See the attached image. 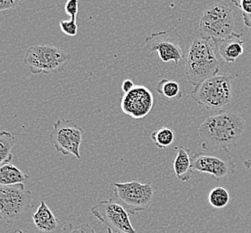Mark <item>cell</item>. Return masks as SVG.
Listing matches in <instances>:
<instances>
[{
  "mask_svg": "<svg viewBox=\"0 0 251 233\" xmlns=\"http://www.w3.org/2000/svg\"><path fill=\"white\" fill-rule=\"evenodd\" d=\"M37 233H62L66 222L63 223L55 217L45 201H40V206L32 215Z\"/></svg>",
  "mask_w": 251,
  "mask_h": 233,
  "instance_id": "cell-13",
  "label": "cell"
},
{
  "mask_svg": "<svg viewBox=\"0 0 251 233\" xmlns=\"http://www.w3.org/2000/svg\"><path fill=\"white\" fill-rule=\"evenodd\" d=\"M186 77L196 87L219 71V61L216 58L211 41L196 38L192 41L185 59Z\"/></svg>",
  "mask_w": 251,
  "mask_h": 233,
  "instance_id": "cell-2",
  "label": "cell"
},
{
  "mask_svg": "<svg viewBox=\"0 0 251 233\" xmlns=\"http://www.w3.org/2000/svg\"><path fill=\"white\" fill-rule=\"evenodd\" d=\"M243 165L246 169H251V159H247L246 161L243 162Z\"/></svg>",
  "mask_w": 251,
  "mask_h": 233,
  "instance_id": "cell-28",
  "label": "cell"
},
{
  "mask_svg": "<svg viewBox=\"0 0 251 233\" xmlns=\"http://www.w3.org/2000/svg\"><path fill=\"white\" fill-rule=\"evenodd\" d=\"M244 121L241 115L223 112L206 117L199 127L203 150H221L236 146L243 132Z\"/></svg>",
  "mask_w": 251,
  "mask_h": 233,
  "instance_id": "cell-1",
  "label": "cell"
},
{
  "mask_svg": "<svg viewBox=\"0 0 251 233\" xmlns=\"http://www.w3.org/2000/svg\"><path fill=\"white\" fill-rule=\"evenodd\" d=\"M116 198L124 204L126 210L131 213L145 211L150 206L154 189L151 182L142 184L137 180L126 183H114Z\"/></svg>",
  "mask_w": 251,
  "mask_h": 233,
  "instance_id": "cell-8",
  "label": "cell"
},
{
  "mask_svg": "<svg viewBox=\"0 0 251 233\" xmlns=\"http://www.w3.org/2000/svg\"><path fill=\"white\" fill-rule=\"evenodd\" d=\"M243 13L251 14V0H241L238 6Z\"/></svg>",
  "mask_w": 251,
  "mask_h": 233,
  "instance_id": "cell-25",
  "label": "cell"
},
{
  "mask_svg": "<svg viewBox=\"0 0 251 233\" xmlns=\"http://www.w3.org/2000/svg\"><path fill=\"white\" fill-rule=\"evenodd\" d=\"M31 195L30 190L25 188V184L0 186V212L6 223H15L29 211Z\"/></svg>",
  "mask_w": 251,
  "mask_h": 233,
  "instance_id": "cell-7",
  "label": "cell"
},
{
  "mask_svg": "<svg viewBox=\"0 0 251 233\" xmlns=\"http://www.w3.org/2000/svg\"><path fill=\"white\" fill-rule=\"evenodd\" d=\"M154 106V97L149 88L135 86L131 91L125 93L121 101V109L126 115L135 119L144 118Z\"/></svg>",
  "mask_w": 251,
  "mask_h": 233,
  "instance_id": "cell-12",
  "label": "cell"
},
{
  "mask_svg": "<svg viewBox=\"0 0 251 233\" xmlns=\"http://www.w3.org/2000/svg\"><path fill=\"white\" fill-rule=\"evenodd\" d=\"M25 233L22 230H20V229H15V230H14V231H12V232H10V233Z\"/></svg>",
  "mask_w": 251,
  "mask_h": 233,
  "instance_id": "cell-29",
  "label": "cell"
},
{
  "mask_svg": "<svg viewBox=\"0 0 251 233\" xmlns=\"http://www.w3.org/2000/svg\"><path fill=\"white\" fill-rule=\"evenodd\" d=\"M191 96L193 101L207 110H221L232 100L231 78L226 75L208 78L195 87Z\"/></svg>",
  "mask_w": 251,
  "mask_h": 233,
  "instance_id": "cell-5",
  "label": "cell"
},
{
  "mask_svg": "<svg viewBox=\"0 0 251 233\" xmlns=\"http://www.w3.org/2000/svg\"><path fill=\"white\" fill-rule=\"evenodd\" d=\"M241 37V34L233 32L225 39L212 42L227 64L235 62L237 58H239L243 54L245 42Z\"/></svg>",
  "mask_w": 251,
  "mask_h": 233,
  "instance_id": "cell-14",
  "label": "cell"
},
{
  "mask_svg": "<svg viewBox=\"0 0 251 233\" xmlns=\"http://www.w3.org/2000/svg\"><path fill=\"white\" fill-rule=\"evenodd\" d=\"M201 37L206 41H219L234 32V18L230 6L215 2L203 11L200 21Z\"/></svg>",
  "mask_w": 251,
  "mask_h": 233,
  "instance_id": "cell-4",
  "label": "cell"
},
{
  "mask_svg": "<svg viewBox=\"0 0 251 233\" xmlns=\"http://www.w3.org/2000/svg\"><path fill=\"white\" fill-rule=\"evenodd\" d=\"M62 233H97L89 223H82L75 226L70 222H66L65 229Z\"/></svg>",
  "mask_w": 251,
  "mask_h": 233,
  "instance_id": "cell-21",
  "label": "cell"
},
{
  "mask_svg": "<svg viewBox=\"0 0 251 233\" xmlns=\"http://www.w3.org/2000/svg\"><path fill=\"white\" fill-rule=\"evenodd\" d=\"M230 201V194L227 189L216 187L212 189L208 195V203L215 208L226 207Z\"/></svg>",
  "mask_w": 251,
  "mask_h": 233,
  "instance_id": "cell-20",
  "label": "cell"
},
{
  "mask_svg": "<svg viewBox=\"0 0 251 233\" xmlns=\"http://www.w3.org/2000/svg\"><path fill=\"white\" fill-rule=\"evenodd\" d=\"M4 220H5V219H4L3 215H2V213L0 212V222H2V221H4Z\"/></svg>",
  "mask_w": 251,
  "mask_h": 233,
  "instance_id": "cell-31",
  "label": "cell"
},
{
  "mask_svg": "<svg viewBox=\"0 0 251 233\" xmlns=\"http://www.w3.org/2000/svg\"><path fill=\"white\" fill-rule=\"evenodd\" d=\"M242 17H243V22L244 25L251 29V14H246L242 12Z\"/></svg>",
  "mask_w": 251,
  "mask_h": 233,
  "instance_id": "cell-27",
  "label": "cell"
},
{
  "mask_svg": "<svg viewBox=\"0 0 251 233\" xmlns=\"http://www.w3.org/2000/svg\"><path fill=\"white\" fill-rule=\"evenodd\" d=\"M181 41V36L179 31L175 28H170L148 36L145 39V47L151 53L157 52L163 62L174 61L178 66L184 58Z\"/></svg>",
  "mask_w": 251,
  "mask_h": 233,
  "instance_id": "cell-10",
  "label": "cell"
},
{
  "mask_svg": "<svg viewBox=\"0 0 251 233\" xmlns=\"http://www.w3.org/2000/svg\"><path fill=\"white\" fill-rule=\"evenodd\" d=\"M106 231H107V233H114V232H113V231H112L111 229L107 228V230H106Z\"/></svg>",
  "mask_w": 251,
  "mask_h": 233,
  "instance_id": "cell-32",
  "label": "cell"
},
{
  "mask_svg": "<svg viewBox=\"0 0 251 233\" xmlns=\"http://www.w3.org/2000/svg\"><path fill=\"white\" fill-rule=\"evenodd\" d=\"M176 158L174 160V171L176 176L181 182L189 181L192 176L191 167V151L183 146L176 147Z\"/></svg>",
  "mask_w": 251,
  "mask_h": 233,
  "instance_id": "cell-15",
  "label": "cell"
},
{
  "mask_svg": "<svg viewBox=\"0 0 251 233\" xmlns=\"http://www.w3.org/2000/svg\"><path fill=\"white\" fill-rule=\"evenodd\" d=\"M231 1L234 5H236L237 7L239 6V4H240V2H241V0H231Z\"/></svg>",
  "mask_w": 251,
  "mask_h": 233,
  "instance_id": "cell-30",
  "label": "cell"
},
{
  "mask_svg": "<svg viewBox=\"0 0 251 233\" xmlns=\"http://www.w3.org/2000/svg\"><path fill=\"white\" fill-rule=\"evenodd\" d=\"M15 137L8 131L0 132V166L13 159V147L15 146Z\"/></svg>",
  "mask_w": 251,
  "mask_h": 233,
  "instance_id": "cell-17",
  "label": "cell"
},
{
  "mask_svg": "<svg viewBox=\"0 0 251 233\" xmlns=\"http://www.w3.org/2000/svg\"><path fill=\"white\" fill-rule=\"evenodd\" d=\"M82 135L83 129L75 122L72 119L60 118L54 124L50 140L55 147V152L63 155H74L80 160Z\"/></svg>",
  "mask_w": 251,
  "mask_h": 233,
  "instance_id": "cell-9",
  "label": "cell"
},
{
  "mask_svg": "<svg viewBox=\"0 0 251 233\" xmlns=\"http://www.w3.org/2000/svg\"><path fill=\"white\" fill-rule=\"evenodd\" d=\"M72 56L55 46L34 45L26 51L24 64L33 75H54L64 71Z\"/></svg>",
  "mask_w": 251,
  "mask_h": 233,
  "instance_id": "cell-3",
  "label": "cell"
},
{
  "mask_svg": "<svg viewBox=\"0 0 251 233\" xmlns=\"http://www.w3.org/2000/svg\"><path fill=\"white\" fill-rule=\"evenodd\" d=\"M91 212L114 233H137L126 207L111 198L99 202L91 208Z\"/></svg>",
  "mask_w": 251,
  "mask_h": 233,
  "instance_id": "cell-11",
  "label": "cell"
},
{
  "mask_svg": "<svg viewBox=\"0 0 251 233\" xmlns=\"http://www.w3.org/2000/svg\"><path fill=\"white\" fill-rule=\"evenodd\" d=\"M60 29L66 35L75 37L78 33V26L76 21L62 20L59 23Z\"/></svg>",
  "mask_w": 251,
  "mask_h": 233,
  "instance_id": "cell-22",
  "label": "cell"
},
{
  "mask_svg": "<svg viewBox=\"0 0 251 233\" xmlns=\"http://www.w3.org/2000/svg\"><path fill=\"white\" fill-rule=\"evenodd\" d=\"M29 176L10 162L0 166V186L25 184Z\"/></svg>",
  "mask_w": 251,
  "mask_h": 233,
  "instance_id": "cell-16",
  "label": "cell"
},
{
  "mask_svg": "<svg viewBox=\"0 0 251 233\" xmlns=\"http://www.w3.org/2000/svg\"><path fill=\"white\" fill-rule=\"evenodd\" d=\"M191 167L193 171L209 174L221 179L233 174L236 165L232 160L229 149L203 150L191 155Z\"/></svg>",
  "mask_w": 251,
  "mask_h": 233,
  "instance_id": "cell-6",
  "label": "cell"
},
{
  "mask_svg": "<svg viewBox=\"0 0 251 233\" xmlns=\"http://www.w3.org/2000/svg\"><path fill=\"white\" fill-rule=\"evenodd\" d=\"M151 138L157 148L166 149L175 141L176 134L171 128L161 127L151 133Z\"/></svg>",
  "mask_w": 251,
  "mask_h": 233,
  "instance_id": "cell-18",
  "label": "cell"
},
{
  "mask_svg": "<svg viewBox=\"0 0 251 233\" xmlns=\"http://www.w3.org/2000/svg\"><path fill=\"white\" fill-rule=\"evenodd\" d=\"M156 91L167 99H181V91L179 84L170 79H163L156 86Z\"/></svg>",
  "mask_w": 251,
  "mask_h": 233,
  "instance_id": "cell-19",
  "label": "cell"
},
{
  "mask_svg": "<svg viewBox=\"0 0 251 233\" xmlns=\"http://www.w3.org/2000/svg\"><path fill=\"white\" fill-rule=\"evenodd\" d=\"M65 11L67 15H70L71 20L76 21L77 15L79 12V1L67 0L65 5Z\"/></svg>",
  "mask_w": 251,
  "mask_h": 233,
  "instance_id": "cell-23",
  "label": "cell"
},
{
  "mask_svg": "<svg viewBox=\"0 0 251 233\" xmlns=\"http://www.w3.org/2000/svg\"><path fill=\"white\" fill-rule=\"evenodd\" d=\"M23 0H0V13L14 10L21 5Z\"/></svg>",
  "mask_w": 251,
  "mask_h": 233,
  "instance_id": "cell-24",
  "label": "cell"
},
{
  "mask_svg": "<svg viewBox=\"0 0 251 233\" xmlns=\"http://www.w3.org/2000/svg\"><path fill=\"white\" fill-rule=\"evenodd\" d=\"M134 87H135V86H134L133 82L131 81V79H126V80L123 82V84H122V90L124 91V93L129 92V91H131Z\"/></svg>",
  "mask_w": 251,
  "mask_h": 233,
  "instance_id": "cell-26",
  "label": "cell"
}]
</instances>
